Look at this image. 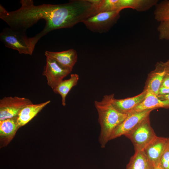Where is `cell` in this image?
<instances>
[{
	"label": "cell",
	"mask_w": 169,
	"mask_h": 169,
	"mask_svg": "<svg viewBox=\"0 0 169 169\" xmlns=\"http://www.w3.org/2000/svg\"><path fill=\"white\" fill-rule=\"evenodd\" d=\"M0 40L5 46L17 50L20 54L31 55L32 49L29 38L25 33L15 30L11 28H6L0 34Z\"/></svg>",
	"instance_id": "cell-3"
},
{
	"label": "cell",
	"mask_w": 169,
	"mask_h": 169,
	"mask_svg": "<svg viewBox=\"0 0 169 169\" xmlns=\"http://www.w3.org/2000/svg\"><path fill=\"white\" fill-rule=\"evenodd\" d=\"M114 95H105L100 101L95 100L94 105L98 112L100 127L99 141L102 148L105 147L114 129L126 118L128 114H123L112 105Z\"/></svg>",
	"instance_id": "cell-2"
},
{
	"label": "cell",
	"mask_w": 169,
	"mask_h": 169,
	"mask_svg": "<svg viewBox=\"0 0 169 169\" xmlns=\"http://www.w3.org/2000/svg\"><path fill=\"white\" fill-rule=\"evenodd\" d=\"M168 140H169V138H168Z\"/></svg>",
	"instance_id": "cell-26"
},
{
	"label": "cell",
	"mask_w": 169,
	"mask_h": 169,
	"mask_svg": "<svg viewBox=\"0 0 169 169\" xmlns=\"http://www.w3.org/2000/svg\"><path fill=\"white\" fill-rule=\"evenodd\" d=\"M72 71L54 59L46 57L43 75L46 77L48 84L53 90Z\"/></svg>",
	"instance_id": "cell-7"
},
{
	"label": "cell",
	"mask_w": 169,
	"mask_h": 169,
	"mask_svg": "<svg viewBox=\"0 0 169 169\" xmlns=\"http://www.w3.org/2000/svg\"><path fill=\"white\" fill-rule=\"evenodd\" d=\"M154 16L160 23L169 21V0H163L158 3L155 6Z\"/></svg>",
	"instance_id": "cell-19"
},
{
	"label": "cell",
	"mask_w": 169,
	"mask_h": 169,
	"mask_svg": "<svg viewBox=\"0 0 169 169\" xmlns=\"http://www.w3.org/2000/svg\"><path fill=\"white\" fill-rule=\"evenodd\" d=\"M79 79V75L76 74H72L70 78L63 80L53 90L54 92L59 94L61 97L62 105H66V98L72 88L77 85Z\"/></svg>",
	"instance_id": "cell-18"
},
{
	"label": "cell",
	"mask_w": 169,
	"mask_h": 169,
	"mask_svg": "<svg viewBox=\"0 0 169 169\" xmlns=\"http://www.w3.org/2000/svg\"><path fill=\"white\" fill-rule=\"evenodd\" d=\"M161 87L169 88V66L163 79Z\"/></svg>",
	"instance_id": "cell-22"
},
{
	"label": "cell",
	"mask_w": 169,
	"mask_h": 169,
	"mask_svg": "<svg viewBox=\"0 0 169 169\" xmlns=\"http://www.w3.org/2000/svg\"><path fill=\"white\" fill-rule=\"evenodd\" d=\"M146 93L145 89L136 96L124 99H116L113 97L111 103L113 106L120 112L128 114L131 112L144 99Z\"/></svg>",
	"instance_id": "cell-13"
},
{
	"label": "cell",
	"mask_w": 169,
	"mask_h": 169,
	"mask_svg": "<svg viewBox=\"0 0 169 169\" xmlns=\"http://www.w3.org/2000/svg\"><path fill=\"white\" fill-rule=\"evenodd\" d=\"M159 166L162 169H169V141L161 157Z\"/></svg>",
	"instance_id": "cell-21"
},
{
	"label": "cell",
	"mask_w": 169,
	"mask_h": 169,
	"mask_svg": "<svg viewBox=\"0 0 169 169\" xmlns=\"http://www.w3.org/2000/svg\"><path fill=\"white\" fill-rule=\"evenodd\" d=\"M153 110L130 113L125 120L113 131L110 138V140L127 134L141 121L149 116Z\"/></svg>",
	"instance_id": "cell-8"
},
{
	"label": "cell",
	"mask_w": 169,
	"mask_h": 169,
	"mask_svg": "<svg viewBox=\"0 0 169 169\" xmlns=\"http://www.w3.org/2000/svg\"><path fill=\"white\" fill-rule=\"evenodd\" d=\"M21 6L14 11H8L0 5V18L11 28L25 33L26 30L40 19H44V29L34 36L29 38L31 48L34 51L39 40L53 30L70 28L74 13L69 3L59 4H34L32 0H21Z\"/></svg>",
	"instance_id": "cell-1"
},
{
	"label": "cell",
	"mask_w": 169,
	"mask_h": 169,
	"mask_svg": "<svg viewBox=\"0 0 169 169\" xmlns=\"http://www.w3.org/2000/svg\"><path fill=\"white\" fill-rule=\"evenodd\" d=\"M168 141V138L156 136L143 150L155 166L159 165Z\"/></svg>",
	"instance_id": "cell-9"
},
{
	"label": "cell",
	"mask_w": 169,
	"mask_h": 169,
	"mask_svg": "<svg viewBox=\"0 0 169 169\" xmlns=\"http://www.w3.org/2000/svg\"><path fill=\"white\" fill-rule=\"evenodd\" d=\"M146 90V93L144 99L130 113L169 107V100H161L152 92Z\"/></svg>",
	"instance_id": "cell-14"
},
{
	"label": "cell",
	"mask_w": 169,
	"mask_h": 169,
	"mask_svg": "<svg viewBox=\"0 0 169 169\" xmlns=\"http://www.w3.org/2000/svg\"><path fill=\"white\" fill-rule=\"evenodd\" d=\"M169 66V60L165 62H158L156 64L155 69L150 74L146 90L156 96L158 95L159 89Z\"/></svg>",
	"instance_id": "cell-10"
},
{
	"label": "cell",
	"mask_w": 169,
	"mask_h": 169,
	"mask_svg": "<svg viewBox=\"0 0 169 169\" xmlns=\"http://www.w3.org/2000/svg\"><path fill=\"white\" fill-rule=\"evenodd\" d=\"M168 94H169V88L163 87L160 88L159 91L158 95H163Z\"/></svg>",
	"instance_id": "cell-23"
},
{
	"label": "cell",
	"mask_w": 169,
	"mask_h": 169,
	"mask_svg": "<svg viewBox=\"0 0 169 169\" xmlns=\"http://www.w3.org/2000/svg\"><path fill=\"white\" fill-rule=\"evenodd\" d=\"M157 29L160 40H169V21L160 22Z\"/></svg>",
	"instance_id": "cell-20"
},
{
	"label": "cell",
	"mask_w": 169,
	"mask_h": 169,
	"mask_svg": "<svg viewBox=\"0 0 169 169\" xmlns=\"http://www.w3.org/2000/svg\"><path fill=\"white\" fill-rule=\"evenodd\" d=\"M32 104L27 98L4 97L0 100V120L17 116L23 108Z\"/></svg>",
	"instance_id": "cell-6"
},
{
	"label": "cell",
	"mask_w": 169,
	"mask_h": 169,
	"mask_svg": "<svg viewBox=\"0 0 169 169\" xmlns=\"http://www.w3.org/2000/svg\"><path fill=\"white\" fill-rule=\"evenodd\" d=\"M50 102V101L49 100L38 104H32L23 108L17 116V122L19 127L20 128L28 123Z\"/></svg>",
	"instance_id": "cell-15"
},
{
	"label": "cell",
	"mask_w": 169,
	"mask_h": 169,
	"mask_svg": "<svg viewBox=\"0 0 169 169\" xmlns=\"http://www.w3.org/2000/svg\"><path fill=\"white\" fill-rule=\"evenodd\" d=\"M119 11L100 12L82 22L85 27L95 33H103L109 31L120 18Z\"/></svg>",
	"instance_id": "cell-4"
},
{
	"label": "cell",
	"mask_w": 169,
	"mask_h": 169,
	"mask_svg": "<svg viewBox=\"0 0 169 169\" xmlns=\"http://www.w3.org/2000/svg\"><path fill=\"white\" fill-rule=\"evenodd\" d=\"M158 0H117V10L129 8L141 12L146 11L155 6Z\"/></svg>",
	"instance_id": "cell-16"
},
{
	"label": "cell",
	"mask_w": 169,
	"mask_h": 169,
	"mask_svg": "<svg viewBox=\"0 0 169 169\" xmlns=\"http://www.w3.org/2000/svg\"><path fill=\"white\" fill-rule=\"evenodd\" d=\"M155 166L143 151H135L126 169H153Z\"/></svg>",
	"instance_id": "cell-17"
},
{
	"label": "cell",
	"mask_w": 169,
	"mask_h": 169,
	"mask_svg": "<svg viewBox=\"0 0 169 169\" xmlns=\"http://www.w3.org/2000/svg\"><path fill=\"white\" fill-rule=\"evenodd\" d=\"M168 141H169V140H168Z\"/></svg>",
	"instance_id": "cell-27"
},
{
	"label": "cell",
	"mask_w": 169,
	"mask_h": 169,
	"mask_svg": "<svg viewBox=\"0 0 169 169\" xmlns=\"http://www.w3.org/2000/svg\"><path fill=\"white\" fill-rule=\"evenodd\" d=\"M19 128L17 116L0 120L1 148L7 146L10 142Z\"/></svg>",
	"instance_id": "cell-11"
},
{
	"label": "cell",
	"mask_w": 169,
	"mask_h": 169,
	"mask_svg": "<svg viewBox=\"0 0 169 169\" xmlns=\"http://www.w3.org/2000/svg\"><path fill=\"white\" fill-rule=\"evenodd\" d=\"M45 55L46 57L54 59L63 66L72 71L77 60V52L73 49L60 52L46 51Z\"/></svg>",
	"instance_id": "cell-12"
},
{
	"label": "cell",
	"mask_w": 169,
	"mask_h": 169,
	"mask_svg": "<svg viewBox=\"0 0 169 169\" xmlns=\"http://www.w3.org/2000/svg\"><path fill=\"white\" fill-rule=\"evenodd\" d=\"M153 169H162L160 166H156L154 167Z\"/></svg>",
	"instance_id": "cell-25"
},
{
	"label": "cell",
	"mask_w": 169,
	"mask_h": 169,
	"mask_svg": "<svg viewBox=\"0 0 169 169\" xmlns=\"http://www.w3.org/2000/svg\"><path fill=\"white\" fill-rule=\"evenodd\" d=\"M157 96L161 100H169V94L163 95H158Z\"/></svg>",
	"instance_id": "cell-24"
},
{
	"label": "cell",
	"mask_w": 169,
	"mask_h": 169,
	"mask_svg": "<svg viewBox=\"0 0 169 169\" xmlns=\"http://www.w3.org/2000/svg\"><path fill=\"white\" fill-rule=\"evenodd\" d=\"M125 136L131 140L135 151H143L157 136L150 125L149 116Z\"/></svg>",
	"instance_id": "cell-5"
}]
</instances>
